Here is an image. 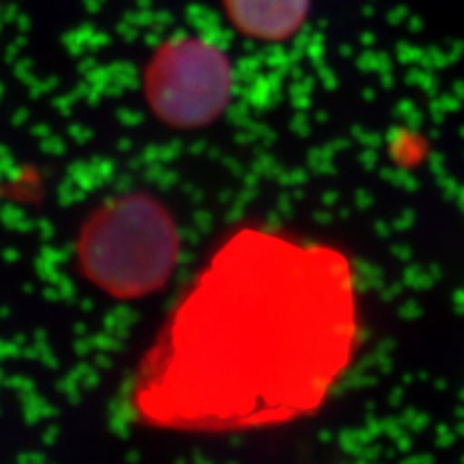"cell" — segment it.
<instances>
[{"label": "cell", "mask_w": 464, "mask_h": 464, "mask_svg": "<svg viewBox=\"0 0 464 464\" xmlns=\"http://www.w3.org/2000/svg\"><path fill=\"white\" fill-rule=\"evenodd\" d=\"M180 237L170 213L145 194L97 208L80 230V269L103 293L134 300L161 290L179 264Z\"/></svg>", "instance_id": "cell-1"}, {"label": "cell", "mask_w": 464, "mask_h": 464, "mask_svg": "<svg viewBox=\"0 0 464 464\" xmlns=\"http://www.w3.org/2000/svg\"><path fill=\"white\" fill-rule=\"evenodd\" d=\"M232 95L227 54L198 37L165 43L145 70V97L161 122L194 130L215 122Z\"/></svg>", "instance_id": "cell-2"}, {"label": "cell", "mask_w": 464, "mask_h": 464, "mask_svg": "<svg viewBox=\"0 0 464 464\" xmlns=\"http://www.w3.org/2000/svg\"><path fill=\"white\" fill-rule=\"evenodd\" d=\"M228 20L257 41H286L306 24L312 0H223Z\"/></svg>", "instance_id": "cell-3"}]
</instances>
